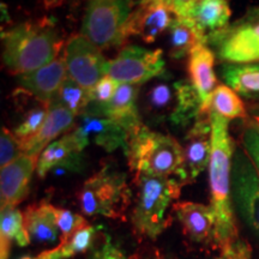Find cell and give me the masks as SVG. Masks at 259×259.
<instances>
[{"label":"cell","mask_w":259,"mask_h":259,"mask_svg":"<svg viewBox=\"0 0 259 259\" xmlns=\"http://www.w3.org/2000/svg\"><path fill=\"white\" fill-rule=\"evenodd\" d=\"M211 122L210 115H200L194 120L185 136L184 161L189 183L198 178L206 167H209L211 157Z\"/></svg>","instance_id":"9a60e30c"},{"label":"cell","mask_w":259,"mask_h":259,"mask_svg":"<svg viewBox=\"0 0 259 259\" xmlns=\"http://www.w3.org/2000/svg\"><path fill=\"white\" fill-rule=\"evenodd\" d=\"M232 196L233 205L259 234V176L241 145L233 155Z\"/></svg>","instance_id":"30bf717a"},{"label":"cell","mask_w":259,"mask_h":259,"mask_svg":"<svg viewBox=\"0 0 259 259\" xmlns=\"http://www.w3.org/2000/svg\"><path fill=\"white\" fill-rule=\"evenodd\" d=\"M215 59V53L205 42L197 45L189 56L187 69H189L190 82L199 96L202 115H208L210 113L213 92L218 87Z\"/></svg>","instance_id":"2e32d148"},{"label":"cell","mask_w":259,"mask_h":259,"mask_svg":"<svg viewBox=\"0 0 259 259\" xmlns=\"http://www.w3.org/2000/svg\"><path fill=\"white\" fill-rule=\"evenodd\" d=\"M170 0H145L132 10L125 27V36H137L147 44H153L169 29L174 16Z\"/></svg>","instance_id":"4fadbf2b"},{"label":"cell","mask_w":259,"mask_h":259,"mask_svg":"<svg viewBox=\"0 0 259 259\" xmlns=\"http://www.w3.org/2000/svg\"><path fill=\"white\" fill-rule=\"evenodd\" d=\"M66 77L64 57H59L46 66L18 76V85L22 92L31 95L40 103L51 105Z\"/></svg>","instance_id":"e0dca14e"},{"label":"cell","mask_w":259,"mask_h":259,"mask_svg":"<svg viewBox=\"0 0 259 259\" xmlns=\"http://www.w3.org/2000/svg\"><path fill=\"white\" fill-rule=\"evenodd\" d=\"M210 111L216 112L228 120L247 118V111L240 96L226 84H219L216 87Z\"/></svg>","instance_id":"f1b7e54d"},{"label":"cell","mask_w":259,"mask_h":259,"mask_svg":"<svg viewBox=\"0 0 259 259\" xmlns=\"http://www.w3.org/2000/svg\"><path fill=\"white\" fill-rule=\"evenodd\" d=\"M197 0H170V10L176 17H189Z\"/></svg>","instance_id":"8d00e7d4"},{"label":"cell","mask_w":259,"mask_h":259,"mask_svg":"<svg viewBox=\"0 0 259 259\" xmlns=\"http://www.w3.org/2000/svg\"><path fill=\"white\" fill-rule=\"evenodd\" d=\"M58 167L70 170H79L82 167V151L74 144L69 132L42 151L36 163L37 177L45 179L52 169Z\"/></svg>","instance_id":"44dd1931"},{"label":"cell","mask_w":259,"mask_h":259,"mask_svg":"<svg viewBox=\"0 0 259 259\" xmlns=\"http://www.w3.org/2000/svg\"><path fill=\"white\" fill-rule=\"evenodd\" d=\"M211 122V157L209 163L210 206L216 218L215 245L219 252L240 239L235 225L232 196V166L235 145L229 134V121L210 111Z\"/></svg>","instance_id":"6da1fadb"},{"label":"cell","mask_w":259,"mask_h":259,"mask_svg":"<svg viewBox=\"0 0 259 259\" xmlns=\"http://www.w3.org/2000/svg\"><path fill=\"white\" fill-rule=\"evenodd\" d=\"M240 145L250 157L259 176V128L248 122L240 135Z\"/></svg>","instance_id":"d6a6232c"},{"label":"cell","mask_w":259,"mask_h":259,"mask_svg":"<svg viewBox=\"0 0 259 259\" xmlns=\"http://www.w3.org/2000/svg\"><path fill=\"white\" fill-rule=\"evenodd\" d=\"M163 51L124 46L118 56L107 61L106 74L119 84L141 85L166 73Z\"/></svg>","instance_id":"9c48e42d"},{"label":"cell","mask_w":259,"mask_h":259,"mask_svg":"<svg viewBox=\"0 0 259 259\" xmlns=\"http://www.w3.org/2000/svg\"><path fill=\"white\" fill-rule=\"evenodd\" d=\"M53 101L69 109L76 118H78V116L88 111L89 106L93 102V99L92 93L82 88L78 83H76L72 78L67 76L63 84H61L59 92H58L56 99Z\"/></svg>","instance_id":"83f0119b"},{"label":"cell","mask_w":259,"mask_h":259,"mask_svg":"<svg viewBox=\"0 0 259 259\" xmlns=\"http://www.w3.org/2000/svg\"><path fill=\"white\" fill-rule=\"evenodd\" d=\"M69 134L82 153L90 144L102 148L108 153L119 148L125 151L128 142V134L124 127L111 119L92 113H84L78 116V121H76Z\"/></svg>","instance_id":"7c38bea8"},{"label":"cell","mask_w":259,"mask_h":259,"mask_svg":"<svg viewBox=\"0 0 259 259\" xmlns=\"http://www.w3.org/2000/svg\"><path fill=\"white\" fill-rule=\"evenodd\" d=\"M131 196L125 174L105 164L84 181L77 192V202L85 216L125 220Z\"/></svg>","instance_id":"8992f818"},{"label":"cell","mask_w":259,"mask_h":259,"mask_svg":"<svg viewBox=\"0 0 259 259\" xmlns=\"http://www.w3.org/2000/svg\"><path fill=\"white\" fill-rule=\"evenodd\" d=\"M206 44L223 64L259 63V8L210 35Z\"/></svg>","instance_id":"ba28073f"},{"label":"cell","mask_w":259,"mask_h":259,"mask_svg":"<svg viewBox=\"0 0 259 259\" xmlns=\"http://www.w3.org/2000/svg\"><path fill=\"white\" fill-rule=\"evenodd\" d=\"M232 10L228 0H197L189 17L197 29L208 38L228 27Z\"/></svg>","instance_id":"603a6c76"},{"label":"cell","mask_w":259,"mask_h":259,"mask_svg":"<svg viewBox=\"0 0 259 259\" xmlns=\"http://www.w3.org/2000/svg\"><path fill=\"white\" fill-rule=\"evenodd\" d=\"M220 76L239 96L259 101V63L222 64Z\"/></svg>","instance_id":"cb8c5ba5"},{"label":"cell","mask_w":259,"mask_h":259,"mask_svg":"<svg viewBox=\"0 0 259 259\" xmlns=\"http://www.w3.org/2000/svg\"><path fill=\"white\" fill-rule=\"evenodd\" d=\"M56 218L57 223L60 231V244H65L74 233L78 232L79 229L84 228L89 225L88 221L78 215V213L72 212L69 209L57 208L56 206Z\"/></svg>","instance_id":"4dcf8cb0"},{"label":"cell","mask_w":259,"mask_h":259,"mask_svg":"<svg viewBox=\"0 0 259 259\" xmlns=\"http://www.w3.org/2000/svg\"><path fill=\"white\" fill-rule=\"evenodd\" d=\"M89 259H125V255L116 246L113 245L108 235H105V241L101 248L94 252Z\"/></svg>","instance_id":"d590c367"},{"label":"cell","mask_w":259,"mask_h":259,"mask_svg":"<svg viewBox=\"0 0 259 259\" xmlns=\"http://www.w3.org/2000/svg\"><path fill=\"white\" fill-rule=\"evenodd\" d=\"M139 87L132 84H119L115 95L105 105H90L87 113L105 116L126 130L128 137L144 125L139 115L137 99Z\"/></svg>","instance_id":"5bb4252c"},{"label":"cell","mask_w":259,"mask_h":259,"mask_svg":"<svg viewBox=\"0 0 259 259\" xmlns=\"http://www.w3.org/2000/svg\"><path fill=\"white\" fill-rule=\"evenodd\" d=\"M137 186L131 223L138 238L156 240L169 227L171 216L169 208L179 199L181 189L185 186L178 178L151 177L138 174L135 177Z\"/></svg>","instance_id":"277c9868"},{"label":"cell","mask_w":259,"mask_h":259,"mask_svg":"<svg viewBox=\"0 0 259 259\" xmlns=\"http://www.w3.org/2000/svg\"><path fill=\"white\" fill-rule=\"evenodd\" d=\"M125 155L136 176L178 178L185 185L189 184L183 145L170 135L142 125L128 137Z\"/></svg>","instance_id":"3957f363"},{"label":"cell","mask_w":259,"mask_h":259,"mask_svg":"<svg viewBox=\"0 0 259 259\" xmlns=\"http://www.w3.org/2000/svg\"><path fill=\"white\" fill-rule=\"evenodd\" d=\"M19 259H40L38 257H29V255H24V257L19 258Z\"/></svg>","instance_id":"60d3db41"},{"label":"cell","mask_w":259,"mask_h":259,"mask_svg":"<svg viewBox=\"0 0 259 259\" xmlns=\"http://www.w3.org/2000/svg\"><path fill=\"white\" fill-rule=\"evenodd\" d=\"M119 83L109 76H103L92 92L93 105H105L109 102L118 90Z\"/></svg>","instance_id":"836d02e7"},{"label":"cell","mask_w":259,"mask_h":259,"mask_svg":"<svg viewBox=\"0 0 259 259\" xmlns=\"http://www.w3.org/2000/svg\"><path fill=\"white\" fill-rule=\"evenodd\" d=\"M21 247L30 244L29 236L24 226V215L17 206H4L0 216V257L9 259L12 242Z\"/></svg>","instance_id":"d4e9b609"},{"label":"cell","mask_w":259,"mask_h":259,"mask_svg":"<svg viewBox=\"0 0 259 259\" xmlns=\"http://www.w3.org/2000/svg\"><path fill=\"white\" fill-rule=\"evenodd\" d=\"M169 57L173 59H183L190 56L191 51L198 44L208 41L187 17H174L169 29Z\"/></svg>","instance_id":"484cf974"},{"label":"cell","mask_w":259,"mask_h":259,"mask_svg":"<svg viewBox=\"0 0 259 259\" xmlns=\"http://www.w3.org/2000/svg\"><path fill=\"white\" fill-rule=\"evenodd\" d=\"M211 259H252V248L247 241L240 238Z\"/></svg>","instance_id":"e575fe53"},{"label":"cell","mask_w":259,"mask_h":259,"mask_svg":"<svg viewBox=\"0 0 259 259\" xmlns=\"http://www.w3.org/2000/svg\"><path fill=\"white\" fill-rule=\"evenodd\" d=\"M76 116L56 101H52L48 108V114L42 127L35 136H32L28 141L22 142V150L24 155H28L38 160L42 151L51 143L57 141L61 135H66L73 128L76 124Z\"/></svg>","instance_id":"ffe728a7"},{"label":"cell","mask_w":259,"mask_h":259,"mask_svg":"<svg viewBox=\"0 0 259 259\" xmlns=\"http://www.w3.org/2000/svg\"><path fill=\"white\" fill-rule=\"evenodd\" d=\"M250 122L251 124H253L254 126H257L259 128V108L253 109V115H252V119Z\"/></svg>","instance_id":"f35d334b"},{"label":"cell","mask_w":259,"mask_h":259,"mask_svg":"<svg viewBox=\"0 0 259 259\" xmlns=\"http://www.w3.org/2000/svg\"><path fill=\"white\" fill-rule=\"evenodd\" d=\"M144 108L151 120L174 126H186L202 115L199 96L191 82L173 79L167 72L147 90Z\"/></svg>","instance_id":"5b68a950"},{"label":"cell","mask_w":259,"mask_h":259,"mask_svg":"<svg viewBox=\"0 0 259 259\" xmlns=\"http://www.w3.org/2000/svg\"><path fill=\"white\" fill-rule=\"evenodd\" d=\"M145 0H131V4H132V6H134V9L135 8H137L138 5H141L142 3H144Z\"/></svg>","instance_id":"ab89813d"},{"label":"cell","mask_w":259,"mask_h":259,"mask_svg":"<svg viewBox=\"0 0 259 259\" xmlns=\"http://www.w3.org/2000/svg\"><path fill=\"white\" fill-rule=\"evenodd\" d=\"M37 161L22 155L8 166L2 168L0 173V198L2 208L17 206L27 199L30 192L31 178L36 171Z\"/></svg>","instance_id":"d6986e66"},{"label":"cell","mask_w":259,"mask_h":259,"mask_svg":"<svg viewBox=\"0 0 259 259\" xmlns=\"http://www.w3.org/2000/svg\"><path fill=\"white\" fill-rule=\"evenodd\" d=\"M173 212L191 240L213 248L216 218L211 206L194 202H177Z\"/></svg>","instance_id":"ac0fdd59"},{"label":"cell","mask_w":259,"mask_h":259,"mask_svg":"<svg viewBox=\"0 0 259 259\" xmlns=\"http://www.w3.org/2000/svg\"><path fill=\"white\" fill-rule=\"evenodd\" d=\"M132 10L131 0H87L80 34L101 51L120 47Z\"/></svg>","instance_id":"52a82bcc"},{"label":"cell","mask_w":259,"mask_h":259,"mask_svg":"<svg viewBox=\"0 0 259 259\" xmlns=\"http://www.w3.org/2000/svg\"><path fill=\"white\" fill-rule=\"evenodd\" d=\"M48 108L50 105H45V103H40V105L34 107V108L29 109L25 113L24 118L22 121L16 126L14 132L16 137L19 141L25 142L30 139L32 136H35L38 132V130L42 127L45 120H46L48 114Z\"/></svg>","instance_id":"f546056e"},{"label":"cell","mask_w":259,"mask_h":259,"mask_svg":"<svg viewBox=\"0 0 259 259\" xmlns=\"http://www.w3.org/2000/svg\"><path fill=\"white\" fill-rule=\"evenodd\" d=\"M96 231V227L88 225L74 233L65 244H59L52 250L41 252L37 257L40 259H67L84 253L92 247Z\"/></svg>","instance_id":"4316f807"},{"label":"cell","mask_w":259,"mask_h":259,"mask_svg":"<svg viewBox=\"0 0 259 259\" xmlns=\"http://www.w3.org/2000/svg\"><path fill=\"white\" fill-rule=\"evenodd\" d=\"M24 215V226L31 240L38 244H53L59 238L56 206L47 200L29 205Z\"/></svg>","instance_id":"7402d4cb"},{"label":"cell","mask_w":259,"mask_h":259,"mask_svg":"<svg viewBox=\"0 0 259 259\" xmlns=\"http://www.w3.org/2000/svg\"><path fill=\"white\" fill-rule=\"evenodd\" d=\"M44 2L45 8L47 10H53L61 6L65 3V0H42Z\"/></svg>","instance_id":"74e56055"},{"label":"cell","mask_w":259,"mask_h":259,"mask_svg":"<svg viewBox=\"0 0 259 259\" xmlns=\"http://www.w3.org/2000/svg\"><path fill=\"white\" fill-rule=\"evenodd\" d=\"M64 60L67 76L90 93L106 76L108 60L103 57L101 50L82 34H74L66 41Z\"/></svg>","instance_id":"8fae6325"},{"label":"cell","mask_w":259,"mask_h":259,"mask_svg":"<svg viewBox=\"0 0 259 259\" xmlns=\"http://www.w3.org/2000/svg\"><path fill=\"white\" fill-rule=\"evenodd\" d=\"M23 155L21 141L12 131L3 127L0 135V166L5 167Z\"/></svg>","instance_id":"1f68e13d"},{"label":"cell","mask_w":259,"mask_h":259,"mask_svg":"<svg viewBox=\"0 0 259 259\" xmlns=\"http://www.w3.org/2000/svg\"><path fill=\"white\" fill-rule=\"evenodd\" d=\"M156 259H162V258H156Z\"/></svg>","instance_id":"b9f144b4"},{"label":"cell","mask_w":259,"mask_h":259,"mask_svg":"<svg viewBox=\"0 0 259 259\" xmlns=\"http://www.w3.org/2000/svg\"><path fill=\"white\" fill-rule=\"evenodd\" d=\"M2 47L4 67L21 76L58 59L65 45L53 19L40 18L3 30Z\"/></svg>","instance_id":"7a4b0ae2"}]
</instances>
